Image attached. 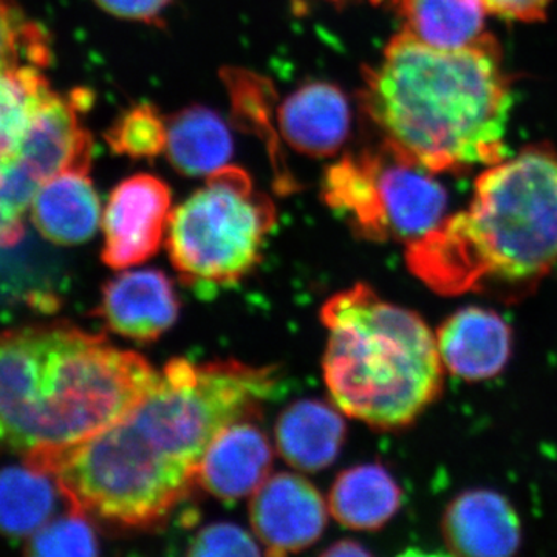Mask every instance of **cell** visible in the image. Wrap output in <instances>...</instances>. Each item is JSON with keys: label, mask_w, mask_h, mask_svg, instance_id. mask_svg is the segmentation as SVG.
Masks as SVG:
<instances>
[{"label": "cell", "mask_w": 557, "mask_h": 557, "mask_svg": "<svg viewBox=\"0 0 557 557\" xmlns=\"http://www.w3.org/2000/svg\"><path fill=\"white\" fill-rule=\"evenodd\" d=\"M277 387L274 368L172 359L127 416L62 450L54 479L81 515L139 530L160 525L189 496L212 440L234 421L258 420Z\"/></svg>", "instance_id": "6da1fadb"}, {"label": "cell", "mask_w": 557, "mask_h": 557, "mask_svg": "<svg viewBox=\"0 0 557 557\" xmlns=\"http://www.w3.org/2000/svg\"><path fill=\"white\" fill-rule=\"evenodd\" d=\"M401 491L391 472L379 463L341 472L330 490L329 509L341 525L375 531L397 515Z\"/></svg>", "instance_id": "d6986e66"}, {"label": "cell", "mask_w": 557, "mask_h": 557, "mask_svg": "<svg viewBox=\"0 0 557 557\" xmlns=\"http://www.w3.org/2000/svg\"><path fill=\"white\" fill-rule=\"evenodd\" d=\"M189 556H259L255 539L244 528L218 522L199 531L188 549Z\"/></svg>", "instance_id": "83f0119b"}, {"label": "cell", "mask_w": 557, "mask_h": 557, "mask_svg": "<svg viewBox=\"0 0 557 557\" xmlns=\"http://www.w3.org/2000/svg\"><path fill=\"white\" fill-rule=\"evenodd\" d=\"M90 102L87 90H53L40 104L16 161L39 185L62 171L90 170L94 139L79 119Z\"/></svg>", "instance_id": "30bf717a"}, {"label": "cell", "mask_w": 557, "mask_h": 557, "mask_svg": "<svg viewBox=\"0 0 557 557\" xmlns=\"http://www.w3.org/2000/svg\"><path fill=\"white\" fill-rule=\"evenodd\" d=\"M164 152L178 174L209 177L225 168L233 157V135L218 112L203 106H190L168 119Z\"/></svg>", "instance_id": "ac0fdd59"}, {"label": "cell", "mask_w": 557, "mask_h": 557, "mask_svg": "<svg viewBox=\"0 0 557 557\" xmlns=\"http://www.w3.org/2000/svg\"><path fill=\"white\" fill-rule=\"evenodd\" d=\"M222 79L228 90L234 123L242 131L262 139L274 170V185L278 193L296 190V180L282 157L281 141L273 126L276 91L265 76L245 69H223Z\"/></svg>", "instance_id": "44dd1931"}, {"label": "cell", "mask_w": 557, "mask_h": 557, "mask_svg": "<svg viewBox=\"0 0 557 557\" xmlns=\"http://www.w3.org/2000/svg\"><path fill=\"white\" fill-rule=\"evenodd\" d=\"M274 223L273 201L255 189L248 172L226 164L171 212L172 265L200 292L230 287L258 265Z\"/></svg>", "instance_id": "8992f818"}, {"label": "cell", "mask_w": 557, "mask_h": 557, "mask_svg": "<svg viewBox=\"0 0 557 557\" xmlns=\"http://www.w3.org/2000/svg\"><path fill=\"white\" fill-rule=\"evenodd\" d=\"M174 0H95L106 13L120 20L160 25Z\"/></svg>", "instance_id": "f1b7e54d"}, {"label": "cell", "mask_w": 557, "mask_h": 557, "mask_svg": "<svg viewBox=\"0 0 557 557\" xmlns=\"http://www.w3.org/2000/svg\"><path fill=\"white\" fill-rule=\"evenodd\" d=\"M403 32L435 49L456 50L485 38L482 0H394Z\"/></svg>", "instance_id": "ffe728a7"}, {"label": "cell", "mask_w": 557, "mask_h": 557, "mask_svg": "<svg viewBox=\"0 0 557 557\" xmlns=\"http://www.w3.org/2000/svg\"><path fill=\"white\" fill-rule=\"evenodd\" d=\"M61 494L49 472L25 461L0 469V533L20 537L50 522Z\"/></svg>", "instance_id": "7402d4cb"}, {"label": "cell", "mask_w": 557, "mask_h": 557, "mask_svg": "<svg viewBox=\"0 0 557 557\" xmlns=\"http://www.w3.org/2000/svg\"><path fill=\"white\" fill-rule=\"evenodd\" d=\"M39 186L20 164L0 166V248L14 247L24 237L25 212Z\"/></svg>", "instance_id": "4316f807"}, {"label": "cell", "mask_w": 557, "mask_h": 557, "mask_svg": "<svg viewBox=\"0 0 557 557\" xmlns=\"http://www.w3.org/2000/svg\"><path fill=\"white\" fill-rule=\"evenodd\" d=\"M28 553L35 556H97L98 541L86 516L72 511L33 533Z\"/></svg>", "instance_id": "484cf974"}, {"label": "cell", "mask_w": 557, "mask_h": 557, "mask_svg": "<svg viewBox=\"0 0 557 557\" xmlns=\"http://www.w3.org/2000/svg\"><path fill=\"white\" fill-rule=\"evenodd\" d=\"M553 0H482L487 13L502 20L518 22H541L547 16Z\"/></svg>", "instance_id": "f546056e"}, {"label": "cell", "mask_w": 557, "mask_h": 557, "mask_svg": "<svg viewBox=\"0 0 557 557\" xmlns=\"http://www.w3.org/2000/svg\"><path fill=\"white\" fill-rule=\"evenodd\" d=\"M249 519L267 555L285 556L319 541L327 527V507L309 480L278 472L256 491Z\"/></svg>", "instance_id": "9c48e42d"}, {"label": "cell", "mask_w": 557, "mask_h": 557, "mask_svg": "<svg viewBox=\"0 0 557 557\" xmlns=\"http://www.w3.org/2000/svg\"><path fill=\"white\" fill-rule=\"evenodd\" d=\"M110 150L131 160H152L166 149L168 120L150 102H139L110 124L104 135Z\"/></svg>", "instance_id": "cb8c5ba5"}, {"label": "cell", "mask_w": 557, "mask_h": 557, "mask_svg": "<svg viewBox=\"0 0 557 557\" xmlns=\"http://www.w3.org/2000/svg\"><path fill=\"white\" fill-rule=\"evenodd\" d=\"M332 2H341V0H332ZM369 2L380 3V2H383V0H369Z\"/></svg>", "instance_id": "1f68e13d"}, {"label": "cell", "mask_w": 557, "mask_h": 557, "mask_svg": "<svg viewBox=\"0 0 557 557\" xmlns=\"http://www.w3.org/2000/svg\"><path fill=\"white\" fill-rule=\"evenodd\" d=\"M277 124L289 148L310 157H332L350 134V104L335 84L313 81L282 102Z\"/></svg>", "instance_id": "4fadbf2b"}, {"label": "cell", "mask_w": 557, "mask_h": 557, "mask_svg": "<svg viewBox=\"0 0 557 557\" xmlns=\"http://www.w3.org/2000/svg\"><path fill=\"white\" fill-rule=\"evenodd\" d=\"M89 171H62L47 178L36 190L32 219L47 240L73 247L97 233L101 222V200Z\"/></svg>", "instance_id": "2e32d148"}, {"label": "cell", "mask_w": 557, "mask_h": 557, "mask_svg": "<svg viewBox=\"0 0 557 557\" xmlns=\"http://www.w3.org/2000/svg\"><path fill=\"white\" fill-rule=\"evenodd\" d=\"M446 544L460 556L504 557L518 552L520 520L496 491L472 490L449 505L443 522Z\"/></svg>", "instance_id": "9a60e30c"}, {"label": "cell", "mask_w": 557, "mask_h": 557, "mask_svg": "<svg viewBox=\"0 0 557 557\" xmlns=\"http://www.w3.org/2000/svg\"><path fill=\"white\" fill-rule=\"evenodd\" d=\"M346 434L338 410L321 399H299L278 417L276 445L289 467L318 472L339 456Z\"/></svg>", "instance_id": "e0dca14e"}, {"label": "cell", "mask_w": 557, "mask_h": 557, "mask_svg": "<svg viewBox=\"0 0 557 557\" xmlns=\"http://www.w3.org/2000/svg\"><path fill=\"white\" fill-rule=\"evenodd\" d=\"M321 318L325 384L346 416L386 431L408 426L440 394L437 338L416 311L357 284L330 298Z\"/></svg>", "instance_id": "5b68a950"}, {"label": "cell", "mask_w": 557, "mask_h": 557, "mask_svg": "<svg viewBox=\"0 0 557 557\" xmlns=\"http://www.w3.org/2000/svg\"><path fill=\"white\" fill-rule=\"evenodd\" d=\"M160 375L73 325L0 333V449L38 457L78 445L127 416Z\"/></svg>", "instance_id": "3957f363"}, {"label": "cell", "mask_w": 557, "mask_h": 557, "mask_svg": "<svg viewBox=\"0 0 557 557\" xmlns=\"http://www.w3.org/2000/svg\"><path fill=\"white\" fill-rule=\"evenodd\" d=\"M435 338L443 366L467 381L493 379L511 357L512 336L507 322L480 307L457 311Z\"/></svg>", "instance_id": "5bb4252c"}, {"label": "cell", "mask_w": 557, "mask_h": 557, "mask_svg": "<svg viewBox=\"0 0 557 557\" xmlns=\"http://www.w3.org/2000/svg\"><path fill=\"white\" fill-rule=\"evenodd\" d=\"M25 62L40 69L49 64V36L13 3L0 0V70Z\"/></svg>", "instance_id": "d4e9b609"}, {"label": "cell", "mask_w": 557, "mask_h": 557, "mask_svg": "<svg viewBox=\"0 0 557 557\" xmlns=\"http://www.w3.org/2000/svg\"><path fill=\"white\" fill-rule=\"evenodd\" d=\"M180 302L171 278L159 270L126 271L110 278L97 314L113 333L153 343L175 324Z\"/></svg>", "instance_id": "8fae6325"}, {"label": "cell", "mask_w": 557, "mask_h": 557, "mask_svg": "<svg viewBox=\"0 0 557 557\" xmlns=\"http://www.w3.org/2000/svg\"><path fill=\"white\" fill-rule=\"evenodd\" d=\"M368 549L355 541H341L325 549L322 556L329 557H348V556H369Z\"/></svg>", "instance_id": "4dcf8cb0"}, {"label": "cell", "mask_w": 557, "mask_h": 557, "mask_svg": "<svg viewBox=\"0 0 557 557\" xmlns=\"http://www.w3.org/2000/svg\"><path fill=\"white\" fill-rule=\"evenodd\" d=\"M53 91L38 65L0 70V166H13L33 119Z\"/></svg>", "instance_id": "603a6c76"}, {"label": "cell", "mask_w": 557, "mask_h": 557, "mask_svg": "<svg viewBox=\"0 0 557 557\" xmlns=\"http://www.w3.org/2000/svg\"><path fill=\"white\" fill-rule=\"evenodd\" d=\"M171 189L163 180L137 174L110 194L102 220V260L113 270L139 265L159 252L170 226Z\"/></svg>", "instance_id": "ba28073f"}, {"label": "cell", "mask_w": 557, "mask_h": 557, "mask_svg": "<svg viewBox=\"0 0 557 557\" xmlns=\"http://www.w3.org/2000/svg\"><path fill=\"white\" fill-rule=\"evenodd\" d=\"M410 273L443 296L527 285L557 269V150L487 166L468 208L408 245Z\"/></svg>", "instance_id": "277c9868"}, {"label": "cell", "mask_w": 557, "mask_h": 557, "mask_svg": "<svg viewBox=\"0 0 557 557\" xmlns=\"http://www.w3.org/2000/svg\"><path fill=\"white\" fill-rule=\"evenodd\" d=\"M322 197L362 239L408 245L437 228L449 205L434 172L384 141L329 166Z\"/></svg>", "instance_id": "52a82bcc"}, {"label": "cell", "mask_w": 557, "mask_h": 557, "mask_svg": "<svg viewBox=\"0 0 557 557\" xmlns=\"http://www.w3.org/2000/svg\"><path fill=\"white\" fill-rule=\"evenodd\" d=\"M273 449L252 418L234 421L212 440L201 458L197 483L222 500L251 496L269 479Z\"/></svg>", "instance_id": "7c38bea8"}, {"label": "cell", "mask_w": 557, "mask_h": 557, "mask_svg": "<svg viewBox=\"0 0 557 557\" xmlns=\"http://www.w3.org/2000/svg\"><path fill=\"white\" fill-rule=\"evenodd\" d=\"M361 104L386 145L434 174L508 157L512 90L493 36L443 50L399 32L366 69Z\"/></svg>", "instance_id": "7a4b0ae2"}]
</instances>
